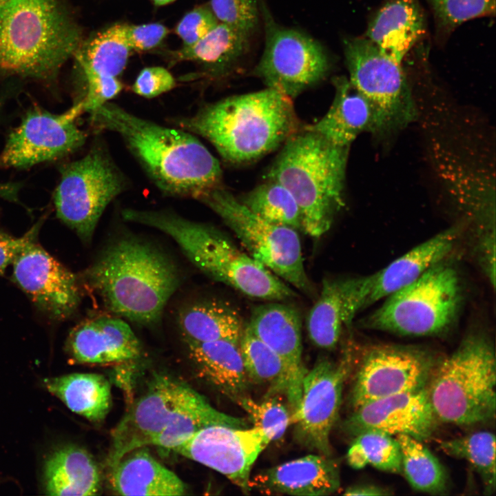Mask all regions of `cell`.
Wrapping results in <instances>:
<instances>
[{
  "instance_id": "cell-8",
  "label": "cell",
  "mask_w": 496,
  "mask_h": 496,
  "mask_svg": "<svg viewBox=\"0 0 496 496\" xmlns=\"http://www.w3.org/2000/svg\"><path fill=\"white\" fill-rule=\"evenodd\" d=\"M462 300L459 278L444 260L386 297L364 321L367 328L401 335L426 336L445 331Z\"/></svg>"
},
{
  "instance_id": "cell-11",
  "label": "cell",
  "mask_w": 496,
  "mask_h": 496,
  "mask_svg": "<svg viewBox=\"0 0 496 496\" xmlns=\"http://www.w3.org/2000/svg\"><path fill=\"white\" fill-rule=\"evenodd\" d=\"M343 49L349 80L373 109L372 132H391L413 121L415 105L402 64L365 37L345 39Z\"/></svg>"
},
{
  "instance_id": "cell-40",
  "label": "cell",
  "mask_w": 496,
  "mask_h": 496,
  "mask_svg": "<svg viewBox=\"0 0 496 496\" xmlns=\"http://www.w3.org/2000/svg\"><path fill=\"white\" fill-rule=\"evenodd\" d=\"M438 27L450 32L464 22L494 16L495 0H428Z\"/></svg>"
},
{
  "instance_id": "cell-14",
  "label": "cell",
  "mask_w": 496,
  "mask_h": 496,
  "mask_svg": "<svg viewBox=\"0 0 496 496\" xmlns=\"http://www.w3.org/2000/svg\"><path fill=\"white\" fill-rule=\"evenodd\" d=\"M439 359L424 348L375 344L361 358L351 393L353 410L378 399L426 388Z\"/></svg>"
},
{
  "instance_id": "cell-43",
  "label": "cell",
  "mask_w": 496,
  "mask_h": 496,
  "mask_svg": "<svg viewBox=\"0 0 496 496\" xmlns=\"http://www.w3.org/2000/svg\"><path fill=\"white\" fill-rule=\"evenodd\" d=\"M85 89L82 101L85 112L90 113L105 103L116 97L123 89L117 77L87 76H84Z\"/></svg>"
},
{
  "instance_id": "cell-26",
  "label": "cell",
  "mask_w": 496,
  "mask_h": 496,
  "mask_svg": "<svg viewBox=\"0 0 496 496\" xmlns=\"http://www.w3.org/2000/svg\"><path fill=\"white\" fill-rule=\"evenodd\" d=\"M335 95L325 115L316 123L303 127L330 143L349 147L362 132H372L373 112L369 101L351 83L349 79H333Z\"/></svg>"
},
{
  "instance_id": "cell-32",
  "label": "cell",
  "mask_w": 496,
  "mask_h": 496,
  "mask_svg": "<svg viewBox=\"0 0 496 496\" xmlns=\"http://www.w3.org/2000/svg\"><path fill=\"white\" fill-rule=\"evenodd\" d=\"M44 384L70 410L92 422H102L110 411L111 386L103 375L76 373L45 379Z\"/></svg>"
},
{
  "instance_id": "cell-36",
  "label": "cell",
  "mask_w": 496,
  "mask_h": 496,
  "mask_svg": "<svg viewBox=\"0 0 496 496\" xmlns=\"http://www.w3.org/2000/svg\"><path fill=\"white\" fill-rule=\"evenodd\" d=\"M440 448L447 455L466 460L478 473L484 493L495 490V437L490 431H481L444 440Z\"/></svg>"
},
{
  "instance_id": "cell-20",
  "label": "cell",
  "mask_w": 496,
  "mask_h": 496,
  "mask_svg": "<svg viewBox=\"0 0 496 496\" xmlns=\"http://www.w3.org/2000/svg\"><path fill=\"white\" fill-rule=\"evenodd\" d=\"M65 347L72 361L83 364L123 363L141 354L138 338L116 316H99L80 322L70 332Z\"/></svg>"
},
{
  "instance_id": "cell-28",
  "label": "cell",
  "mask_w": 496,
  "mask_h": 496,
  "mask_svg": "<svg viewBox=\"0 0 496 496\" xmlns=\"http://www.w3.org/2000/svg\"><path fill=\"white\" fill-rule=\"evenodd\" d=\"M198 375L235 401L249 383L239 345L228 340L185 342Z\"/></svg>"
},
{
  "instance_id": "cell-15",
  "label": "cell",
  "mask_w": 496,
  "mask_h": 496,
  "mask_svg": "<svg viewBox=\"0 0 496 496\" xmlns=\"http://www.w3.org/2000/svg\"><path fill=\"white\" fill-rule=\"evenodd\" d=\"M84 112L82 101L60 114L38 106L30 109L9 134L0 155V167L28 168L74 152L87 138L76 123Z\"/></svg>"
},
{
  "instance_id": "cell-31",
  "label": "cell",
  "mask_w": 496,
  "mask_h": 496,
  "mask_svg": "<svg viewBox=\"0 0 496 496\" xmlns=\"http://www.w3.org/2000/svg\"><path fill=\"white\" fill-rule=\"evenodd\" d=\"M252 35L223 23H218L195 43L172 52L175 60L200 64L214 78L227 75L248 51Z\"/></svg>"
},
{
  "instance_id": "cell-18",
  "label": "cell",
  "mask_w": 496,
  "mask_h": 496,
  "mask_svg": "<svg viewBox=\"0 0 496 496\" xmlns=\"http://www.w3.org/2000/svg\"><path fill=\"white\" fill-rule=\"evenodd\" d=\"M12 265L14 281L50 318L63 320L76 312L81 299L79 277L36 239L24 246Z\"/></svg>"
},
{
  "instance_id": "cell-37",
  "label": "cell",
  "mask_w": 496,
  "mask_h": 496,
  "mask_svg": "<svg viewBox=\"0 0 496 496\" xmlns=\"http://www.w3.org/2000/svg\"><path fill=\"white\" fill-rule=\"evenodd\" d=\"M239 200L253 213L271 223L295 229L302 228L296 200L276 181L267 180Z\"/></svg>"
},
{
  "instance_id": "cell-50",
  "label": "cell",
  "mask_w": 496,
  "mask_h": 496,
  "mask_svg": "<svg viewBox=\"0 0 496 496\" xmlns=\"http://www.w3.org/2000/svg\"><path fill=\"white\" fill-rule=\"evenodd\" d=\"M2 1H3V0H0V2Z\"/></svg>"
},
{
  "instance_id": "cell-16",
  "label": "cell",
  "mask_w": 496,
  "mask_h": 496,
  "mask_svg": "<svg viewBox=\"0 0 496 496\" xmlns=\"http://www.w3.org/2000/svg\"><path fill=\"white\" fill-rule=\"evenodd\" d=\"M351 351L334 362L319 359L305 373L297 407L290 415L298 440L330 457V433L337 420L344 384L350 371Z\"/></svg>"
},
{
  "instance_id": "cell-33",
  "label": "cell",
  "mask_w": 496,
  "mask_h": 496,
  "mask_svg": "<svg viewBox=\"0 0 496 496\" xmlns=\"http://www.w3.org/2000/svg\"><path fill=\"white\" fill-rule=\"evenodd\" d=\"M131 48L124 23H116L81 44L74 54L84 76L117 77L126 67Z\"/></svg>"
},
{
  "instance_id": "cell-41",
  "label": "cell",
  "mask_w": 496,
  "mask_h": 496,
  "mask_svg": "<svg viewBox=\"0 0 496 496\" xmlns=\"http://www.w3.org/2000/svg\"><path fill=\"white\" fill-rule=\"evenodd\" d=\"M210 9L220 23L253 35L261 19L258 0H211Z\"/></svg>"
},
{
  "instance_id": "cell-12",
  "label": "cell",
  "mask_w": 496,
  "mask_h": 496,
  "mask_svg": "<svg viewBox=\"0 0 496 496\" xmlns=\"http://www.w3.org/2000/svg\"><path fill=\"white\" fill-rule=\"evenodd\" d=\"M200 393L171 376L158 375L111 432L109 468L126 453L152 445L165 430L187 413L209 405Z\"/></svg>"
},
{
  "instance_id": "cell-1",
  "label": "cell",
  "mask_w": 496,
  "mask_h": 496,
  "mask_svg": "<svg viewBox=\"0 0 496 496\" xmlns=\"http://www.w3.org/2000/svg\"><path fill=\"white\" fill-rule=\"evenodd\" d=\"M89 114L95 129L119 135L165 196L198 200L222 185L218 161L193 134L139 117L110 101Z\"/></svg>"
},
{
  "instance_id": "cell-10",
  "label": "cell",
  "mask_w": 496,
  "mask_h": 496,
  "mask_svg": "<svg viewBox=\"0 0 496 496\" xmlns=\"http://www.w3.org/2000/svg\"><path fill=\"white\" fill-rule=\"evenodd\" d=\"M60 172L54 196L56 216L90 242L107 207L126 189V177L101 144L61 166Z\"/></svg>"
},
{
  "instance_id": "cell-38",
  "label": "cell",
  "mask_w": 496,
  "mask_h": 496,
  "mask_svg": "<svg viewBox=\"0 0 496 496\" xmlns=\"http://www.w3.org/2000/svg\"><path fill=\"white\" fill-rule=\"evenodd\" d=\"M347 459L355 469L371 465L382 471L401 474V452L396 438L378 431H365L355 437Z\"/></svg>"
},
{
  "instance_id": "cell-9",
  "label": "cell",
  "mask_w": 496,
  "mask_h": 496,
  "mask_svg": "<svg viewBox=\"0 0 496 496\" xmlns=\"http://www.w3.org/2000/svg\"><path fill=\"white\" fill-rule=\"evenodd\" d=\"M198 200L220 217L250 256L285 282L302 291H309L296 229L259 217L222 185Z\"/></svg>"
},
{
  "instance_id": "cell-19",
  "label": "cell",
  "mask_w": 496,
  "mask_h": 496,
  "mask_svg": "<svg viewBox=\"0 0 496 496\" xmlns=\"http://www.w3.org/2000/svg\"><path fill=\"white\" fill-rule=\"evenodd\" d=\"M438 422L426 387L366 403L353 410L342 428L354 437L365 431H378L422 441L430 437Z\"/></svg>"
},
{
  "instance_id": "cell-44",
  "label": "cell",
  "mask_w": 496,
  "mask_h": 496,
  "mask_svg": "<svg viewBox=\"0 0 496 496\" xmlns=\"http://www.w3.org/2000/svg\"><path fill=\"white\" fill-rule=\"evenodd\" d=\"M172 74L161 66L147 67L137 76L132 91L144 98L152 99L170 91L176 86Z\"/></svg>"
},
{
  "instance_id": "cell-23",
  "label": "cell",
  "mask_w": 496,
  "mask_h": 496,
  "mask_svg": "<svg viewBox=\"0 0 496 496\" xmlns=\"http://www.w3.org/2000/svg\"><path fill=\"white\" fill-rule=\"evenodd\" d=\"M336 463L324 455H308L265 469L249 486L266 495H327L340 487Z\"/></svg>"
},
{
  "instance_id": "cell-42",
  "label": "cell",
  "mask_w": 496,
  "mask_h": 496,
  "mask_svg": "<svg viewBox=\"0 0 496 496\" xmlns=\"http://www.w3.org/2000/svg\"><path fill=\"white\" fill-rule=\"evenodd\" d=\"M218 20L209 6H198L186 13L176 27L183 46L191 45L216 27Z\"/></svg>"
},
{
  "instance_id": "cell-47",
  "label": "cell",
  "mask_w": 496,
  "mask_h": 496,
  "mask_svg": "<svg viewBox=\"0 0 496 496\" xmlns=\"http://www.w3.org/2000/svg\"><path fill=\"white\" fill-rule=\"evenodd\" d=\"M347 495H389L391 491L384 487L372 484H362L350 486L344 493Z\"/></svg>"
},
{
  "instance_id": "cell-4",
  "label": "cell",
  "mask_w": 496,
  "mask_h": 496,
  "mask_svg": "<svg viewBox=\"0 0 496 496\" xmlns=\"http://www.w3.org/2000/svg\"><path fill=\"white\" fill-rule=\"evenodd\" d=\"M121 216L127 222L167 234L203 273L247 296L270 301L296 296L286 282L211 225L167 210L127 208L121 211Z\"/></svg>"
},
{
  "instance_id": "cell-30",
  "label": "cell",
  "mask_w": 496,
  "mask_h": 496,
  "mask_svg": "<svg viewBox=\"0 0 496 496\" xmlns=\"http://www.w3.org/2000/svg\"><path fill=\"white\" fill-rule=\"evenodd\" d=\"M44 482L50 495H96L101 490L96 462L87 451L74 446L61 448L49 457Z\"/></svg>"
},
{
  "instance_id": "cell-2",
  "label": "cell",
  "mask_w": 496,
  "mask_h": 496,
  "mask_svg": "<svg viewBox=\"0 0 496 496\" xmlns=\"http://www.w3.org/2000/svg\"><path fill=\"white\" fill-rule=\"evenodd\" d=\"M78 277L108 311L141 325L160 321L180 282L177 267L164 252L132 236L108 244Z\"/></svg>"
},
{
  "instance_id": "cell-34",
  "label": "cell",
  "mask_w": 496,
  "mask_h": 496,
  "mask_svg": "<svg viewBox=\"0 0 496 496\" xmlns=\"http://www.w3.org/2000/svg\"><path fill=\"white\" fill-rule=\"evenodd\" d=\"M239 348L249 382L267 384L269 396L285 394L289 402L291 380L281 357L256 337L247 327L240 338Z\"/></svg>"
},
{
  "instance_id": "cell-45",
  "label": "cell",
  "mask_w": 496,
  "mask_h": 496,
  "mask_svg": "<svg viewBox=\"0 0 496 496\" xmlns=\"http://www.w3.org/2000/svg\"><path fill=\"white\" fill-rule=\"evenodd\" d=\"M125 37L132 50L147 51L158 46L169 34V30L159 23L142 25L124 23Z\"/></svg>"
},
{
  "instance_id": "cell-13",
  "label": "cell",
  "mask_w": 496,
  "mask_h": 496,
  "mask_svg": "<svg viewBox=\"0 0 496 496\" xmlns=\"http://www.w3.org/2000/svg\"><path fill=\"white\" fill-rule=\"evenodd\" d=\"M265 41L262 56L251 71L266 87L278 90L291 99L320 82L331 68L323 46L296 29L283 27L273 19L260 1Z\"/></svg>"
},
{
  "instance_id": "cell-5",
  "label": "cell",
  "mask_w": 496,
  "mask_h": 496,
  "mask_svg": "<svg viewBox=\"0 0 496 496\" xmlns=\"http://www.w3.org/2000/svg\"><path fill=\"white\" fill-rule=\"evenodd\" d=\"M349 147L334 145L304 128L290 137L266 172L287 188L299 207L302 229L319 238L344 205Z\"/></svg>"
},
{
  "instance_id": "cell-21",
  "label": "cell",
  "mask_w": 496,
  "mask_h": 496,
  "mask_svg": "<svg viewBox=\"0 0 496 496\" xmlns=\"http://www.w3.org/2000/svg\"><path fill=\"white\" fill-rule=\"evenodd\" d=\"M246 327L285 362L291 380L289 403L293 411L300 402L302 380L307 371L302 360V323L298 311L279 302L262 304L254 308Z\"/></svg>"
},
{
  "instance_id": "cell-29",
  "label": "cell",
  "mask_w": 496,
  "mask_h": 496,
  "mask_svg": "<svg viewBox=\"0 0 496 496\" xmlns=\"http://www.w3.org/2000/svg\"><path fill=\"white\" fill-rule=\"evenodd\" d=\"M176 323L185 342L228 340L239 345L245 329L238 311L216 299L185 304L178 312Z\"/></svg>"
},
{
  "instance_id": "cell-7",
  "label": "cell",
  "mask_w": 496,
  "mask_h": 496,
  "mask_svg": "<svg viewBox=\"0 0 496 496\" xmlns=\"http://www.w3.org/2000/svg\"><path fill=\"white\" fill-rule=\"evenodd\" d=\"M495 385L493 346L485 336L473 334L438 360L426 389L438 421L471 426L495 418Z\"/></svg>"
},
{
  "instance_id": "cell-22",
  "label": "cell",
  "mask_w": 496,
  "mask_h": 496,
  "mask_svg": "<svg viewBox=\"0 0 496 496\" xmlns=\"http://www.w3.org/2000/svg\"><path fill=\"white\" fill-rule=\"evenodd\" d=\"M368 297L365 276L324 280L307 318L311 342L321 349L334 348L343 328L350 326L356 313L367 307Z\"/></svg>"
},
{
  "instance_id": "cell-27",
  "label": "cell",
  "mask_w": 496,
  "mask_h": 496,
  "mask_svg": "<svg viewBox=\"0 0 496 496\" xmlns=\"http://www.w3.org/2000/svg\"><path fill=\"white\" fill-rule=\"evenodd\" d=\"M457 237V228L448 229L415 247L385 268L369 275L371 292L368 306L410 285L430 267L444 260Z\"/></svg>"
},
{
  "instance_id": "cell-49",
  "label": "cell",
  "mask_w": 496,
  "mask_h": 496,
  "mask_svg": "<svg viewBox=\"0 0 496 496\" xmlns=\"http://www.w3.org/2000/svg\"><path fill=\"white\" fill-rule=\"evenodd\" d=\"M175 0H152L153 3L157 6H165L170 3H172Z\"/></svg>"
},
{
  "instance_id": "cell-3",
  "label": "cell",
  "mask_w": 496,
  "mask_h": 496,
  "mask_svg": "<svg viewBox=\"0 0 496 496\" xmlns=\"http://www.w3.org/2000/svg\"><path fill=\"white\" fill-rule=\"evenodd\" d=\"M175 121L205 138L233 164L257 160L300 131L292 99L275 89L235 95L203 105Z\"/></svg>"
},
{
  "instance_id": "cell-39",
  "label": "cell",
  "mask_w": 496,
  "mask_h": 496,
  "mask_svg": "<svg viewBox=\"0 0 496 496\" xmlns=\"http://www.w3.org/2000/svg\"><path fill=\"white\" fill-rule=\"evenodd\" d=\"M248 414L254 426L261 428L271 440L280 439L290 424V414L285 405L274 395L256 402L245 395L235 401Z\"/></svg>"
},
{
  "instance_id": "cell-17",
  "label": "cell",
  "mask_w": 496,
  "mask_h": 496,
  "mask_svg": "<svg viewBox=\"0 0 496 496\" xmlns=\"http://www.w3.org/2000/svg\"><path fill=\"white\" fill-rule=\"evenodd\" d=\"M271 442L258 427L214 424L196 431L173 451L218 471L248 493L251 467Z\"/></svg>"
},
{
  "instance_id": "cell-24",
  "label": "cell",
  "mask_w": 496,
  "mask_h": 496,
  "mask_svg": "<svg viewBox=\"0 0 496 496\" xmlns=\"http://www.w3.org/2000/svg\"><path fill=\"white\" fill-rule=\"evenodd\" d=\"M425 32L426 19L419 0H386L370 19L364 37L402 64Z\"/></svg>"
},
{
  "instance_id": "cell-48",
  "label": "cell",
  "mask_w": 496,
  "mask_h": 496,
  "mask_svg": "<svg viewBox=\"0 0 496 496\" xmlns=\"http://www.w3.org/2000/svg\"><path fill=\"white\" fill-rule=\"evenodd\" d=\"M21 184L17 183H0V198L12 202L18 200Z\"/></svg>"
},
{
  "instance_id": "cell-46",
  "label": "cell",
  "mask_w": 496,
  "mask_h": 496,
  "mask_svg": "<svg viewBox=\"0 0 496 496\" xmlns=\"http://www.w3.org/2000/svg\"><path fill=\"white\" fill-rule=\"evenodd\" d=\"M41 225V221L37 222L19 238L0 231V276L4 274L24 246L37 238Z\"/></svg>"
},
{
  "instance_id": "cell-25",
  "label": "cell",
  "mask_w": 496,
  "mask_h": 496,
  "mask_svg": "<svg viewBox=\"0 0 496 496\" xmlns=\"http://www.w3.org/2000/svg\"><path fill=\"white\" fill-rule=\"evenodd\" d=\"M110 470V483L117 495L176 496L187 490L183 481L154 457L146 446L126 453Z\"/></svg>"
},
{
  "instance_id": "cell-35",
  "label": "cell",
  "mask_w": 496,
  "mask_h": 496,
  "mask_svg": "<svg viewBox=\"0 0 496 496\" xmlns=\"http://www.w3.org/2000/svg\"><path fill=\"white\" fill-rule=\"evenodd\" d=\"M401 452L402 473L415 490L431 495L448 491V478L442 464L421 440L397 435Z\"/></svg>"
},
{
  "instance_id": "cell-6",
  "label": "cell",
  "mask_w": 496,
  "mask_h": 496,
  "mask_svg": "<svg viewBox=\"0 0 496 496\" xmlns=\"http://www.w3.org/2000/svg\"><path fill=\"white\" fill-rule=\"evenodd\" d=\"M81 45V32L60 0L0 2V70L50 79Z\"/></svg>"
}]
</instances>
